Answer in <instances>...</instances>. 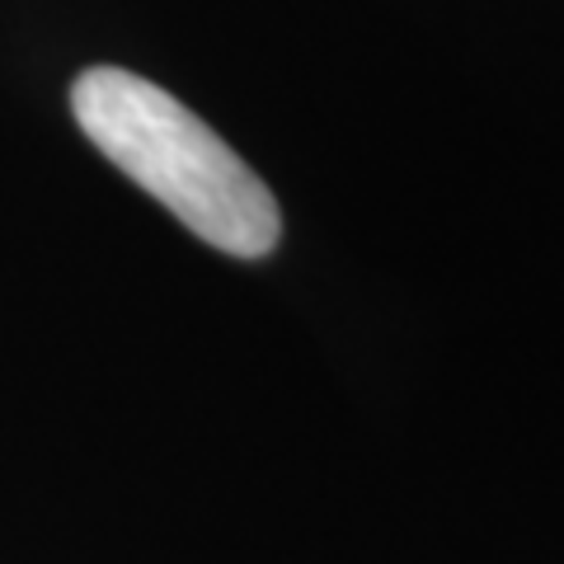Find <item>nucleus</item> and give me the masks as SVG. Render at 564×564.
Returning <instances> with one entry per match:
<instances>
[{"label":"nucleus","instance_id":"1","mask_svg":"<svg viewBox=\"0 0 564 564\" xmlns=\"http://www.w3.org/2000/svg\"><path fill=\"white\" fill-rule=\"evenodd\" d=\"M70 113L193 236L236 259H259L278 245L282 217L269 184L170 90L122 66H90L70 85Z\"/></svg>","mask_w":564,"mask_h":564}]
</instances>
